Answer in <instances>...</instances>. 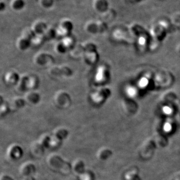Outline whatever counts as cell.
<instances>
[{
    "label": "cell",
    "instance_id": "17",
    "mask_svg": "<svg viewBox=\"0 0 180 180\" xmlns=\"http://www.w3.org/2000/svg\"><path fill=\"white\" fill-rule=\"evenodd\" d=\"M26 4L25 0H12L11 2L10 7L14 11L19 12L25 8Z\"/></svg>",
    "mask_w": 180,
    "mask_h": 180
},
{
    "label": "cell",
    "instance_id": "4",
    "mask_svg": "<svg viewBox=\"0 0 180 180\" xmlns=\"http://www.w3.org/2000/svg\"><path fill=\"white\" fill-rule=\"evenodd\" d=\"M49 74L52 77H69L72 76L73 71L69 66L66 65H61L50 68Z\"/></svg>",
    "mask_w": 180,
    "mask_h": 180
},
{
    "label": "cell",
    "instance_id": "9",
    "mask_svg": "<svg viewBox=\"0 0 180 180\" xmlns=\"http://www.w3.org/2000/svg\"><path fill=\"white\" fill-rule=\"evenodd\" d=\"M85 52L83 44H77L71 50H70L69 54L72 59L78 60L83 58Z\"/></svg>",
    "mask_w": 180,
    "mask_h": 180
},
{
    "label": "cell",
    "instance_id": "18",
    "mask_svg": "<svg viewBox=\"0 0 180 180\" xmlns=\"http://www.w3.org/2000/svg\"><path fill=\"white\" fill-rule=\"evenodd\" d=\"M61 41L66 47V48L69 51L71 50L76 44L75 38L70 35L67 37L62 38Z\"/></svg>",
    "mask_w": 180,
    "mask_h": 180
},
{
    "label": "cell",
    "instance_id": "11",
    "mask_svg": "<svg viewBox=\"0 0 180 180\" xmlns=\"http://www.w3.org/2000/svg\"><path fill=\"white\" fill-rule=\"evenodd\" d=\"M85 63L89 65H93L97 63L99 60V55L97 50L86 51L84 55Z\"/></svg>",
    "mask_w": 180,
    "mask_h": 180
},
{
    "label": "cell",
    "instance_id": "5",
    "mask_svg": "<svg viewBox=\"0 0 180 180\" xmlns=\"http://www.w3.org/2000/svg\"><path fill=\"white\" fill-rule=\"evenodd\" d=\"M109 92L105 89H100L92 92L90 98L95 104H100L104 101Z\"/></svg>",
    "mask_w": 180,
    "mask_h": 180
},
{
    "label": "cell",
    "instance_id": "10",
    "mask_svg": "<svg viewBox=\"0 0 180 180\" xmlns=\"http://www.w3.org/2000/svg\"><path fill=\"white\" fill-rule=\"evenodd\" d=\"M28 78V74H23L20 75L18 82L14 87L15 89L17 92L22 93L28 91L27 88Z\"/></svg>",
    "mask_w": 180,
    "mask_h": 180
},
{
    "label": "cell",
    "instance_id": "20",
    "mask_svg": "<svg viewBox=\"0 0 180 180\" xmlns=\"http://www.w3.org/2000/svg\"><path fill=\"white\" fill-rule=\"evenodd\" d=\"M93 7L97 12H103L107 8V1L106 0H94Z\"/></svg>",
    "mask_w": 180,
    "mask_h": 180
},
{
    "label": "cell",
    "instance_id": "24",
    "mask_svg": "<svg viewBox=\"0 0 180 180\" xmlns=\"http://www.w3.org/2000/svg\"><path fill=\"white\" fill-rule=\"evenodd\" d=\"M1 116L7 114L10 110L9 102L1 100Z\"/></svg>",
    "mask_w": 180,
    "mask_h": 180
},
{
    "label": "cell",
    "instance_id": "8",
    "mask_svg": "<svg viewBox=\"0 0 180 180\" xmlns=\"http://www.w3.org/2000/svg\"><path fill=\"white\" fill-rule=\"evenodd\" d=\"M8 102L9 104L10 110L12 111H18L20 109L22 108L26 104L24 97L20 96L13 97Z\"/></svg>",
    "mask_w": 180,
    "mask_h": 180
},
{
    "label": "cell",
    "instance_id": "2",
    "mask_svg": "<svg viewBox=\"0 0 180 180\" xmlns=\"http://www.w3.org/2000/svg\"><path fill=\"white\" fill-rule=\"evenodd\" d=\"M54 101L56 106L60 109L68 108L72 103L69 94L64 90H60L56 92L54 97Z\"/></svg>",
    "mask_w": 180,
    "mask_h": 180
},
{
    "label": "cell",
    "instance_id": "12",
    "mask_svg": "<svg viewBox=\"0 0 180 180\" xmlns=\"http://www.w3.org/2000/svg\"><path fill=\"white\" fill-rule=\"evenodd\" d=\"M106 73V68L105 66H101L98 67L94 77V81L96 83L100 84L104 83L107 78Z\"/></svg>",
    "mask_w": 180,
    "mask_h": 180
},
{
    "label": "cell",
    "instance_id": "25",
    "mask_svg": "<svg viewBox=\"0 0 180 180\" xmlns=\"http://www.w3.org/2000/svg\"><path fill=\"white\" fill-rule=\"evenodd\" d=\"M82 44L85 52L97 50V46H96V45L92 42L86 41Z\"/></svg>",
    "mask_w": 180,
    "mask_h": 180
},
{
    "label": "cell",
    "instance_id": "14",
    "mask_svg": "<svg viewBox=\"0 0 180 180\" xmlns=\"http://www.w3.org/2000/svg\"><path fill=\"white\" fill-rule=\"evenodd\" d=\"M48 28L47 25L43 20H37L32 24L31 28L36 34H44L45 31Z\"/></svg>",
    "mask_w": 180,
    "mask_h": 180
},
{
    "label": "cell",
    "instance_id": "7",
    "mask_svg": "<svg viewBox=\"0 0 180 180\" xmlns=\"http://www.w3.org/2000/svg\"><path fill=\"white\" fill-rule=\"evenodd\" d=\"M20 75L15 71H9L5 74L4 81L9 86H15L18 82Z\"/></svg>",
    "mask_w": 180,
    "mask_h": 180
},
{
    "label": "cell",
    "instance_id": "16",
    "mask_svg": "<svg viewBox=\"0 0 180 180\" xmlns=\"http://www.w3.org/2000/svg\"><path fill=\"white\" fill-rule=\"evenodd\" d=\"M84 29L85 31L89 34H95L100 33L99 27L97 21H88L85 24Z\"/></svg>",
    "mask_w": 180,
    "mask_h": 180
},
{
    "label": "cell",
    "instance_id": "19",
    "mask_svg": "<svg viewBox=\"0 0 180 180\" xmlns=\"http://www.w3.org/2000/svg\"><path fill=\"white\" fill-rule=\"evenodd\" d=\"M46 39L43 34H36L35 36L31 40V46L34 47H40L44 43Z\"/></svg>",
    "mask_w": 180,
    "mask_h": 180
},
{
    "label": "cell",
    "instance_id": "3",
    "mask_svg": "<svg viewBox=\"0 0 180 180\" xmlns=\"http://www.w3.org/2000/svg\"><path fill=\"white\" fill-rule=\"evenodd\" d=\"M73 23L69 19H64L60 21L59 26L57 28V36L63 38L70 35L73 29Z\"/></svg>",
    "mask_w": 180,
    "mask_h": 180
},
{
    "label": "cell",
    "instance_id": "23",
    "mask_svg": "<svg viewBox=\"0 0 180 180\" xmlns=\"http://www.w3.org/2000/svg\"><path fill=\"white\" fill-rule=\"evenodd\" d=\"M35 35V33H34L31 27H30L25 28L22 32L21 36L24 38H26L27 39L31 40Z\"/></svg>",
    "mask_w": 180,
    "mask_h": 180
},
{
    "label": "cell",
    "instance_id": "21",
    "mask_svg": "<svg viewBox=\"0 0 180 180\" xmlns=\"http://www.w3.org/2000/svg\"><path fill=\"white\" fill-rule=\"evenodd\" d=\"M46 41H51L57 37L56 30L53 27H49L44 33Z\"/></svg>",
    "mask_w": 180,
    "mask_h": 180
},
{
    "label": "cell",
    "instance_id": "13",
    "mask_svg": "<svg viewBox=\"0 0 180 180\" xmlns=\"http://www.w3.org/2000/svg\"><path fill=\"white\" fill-rule=\"evenodd\" d=\"M39 78L36 75L34 74H28V78L27 82L28 91L36 90L39 87Z\"/></svg>",
    "mask_w": 180,
    "mask_h": 180
},
{
    "label": "cell",
    "instance_id": "15",
    "mask_svg": "<svg viewBox=\"0 0 180 180\" xmlns=\"http://www.w3.org/2000/svg\"><path fill=\"white\" fill-rule=\"evenodd\" d=\"M31 46V40L27 39L21 36L17 39L16 41L17 48L21 51H26Z\"/></svg>",
    "mask_w": 180,
    "mask_h": 180
},
{
    "label": "cell",
    "instance_id": "1",
    "mask_svg": "<svg viewBox=\"0 0 180 180\" xmlns=\"http://www.w3.org/2000/svg\"><path fill=\"white\" fill-rule=\"evenodd\" d=\"M33 62L40 68H50L55 62V59L51 54L46 52H39L33 58Z\"/></svg>",
    "mask_w": 180,
    "mask_h": 180
},
{
    "label": "cell",
    "instance_id": "6",
    "mask_svg": "<svg viewBox=\"0 0 180 180\" xmlns=\"http://www.w3.org/2000/svg\"><path fill=\"white\" fill-rule=\"evenodd\" d=\"M26 104L35 105L38 104L40 101L41 96L39 93L36 90L28 91L25 93L24 96Z\"/></svg>",
    "mask_w": 180,
    "mask_h": 180
},
{
    "label": "cell",
    "instance_id": "27",
    "mask_svg": "<svg viewBox=\"0 0 180 180\" xmlns=\"http://www.w3.org/2000/svg\"><path fill=\"white\" fill-rule=\"evenodd\" d=\"M6 5L5 3H3L2 1H1V7H0V8H1V11H3V10H5L6 9Z\"/></svg>",
    "mask_w": 180,
    "mask_h": 180
},
{
    "label": "cell",
    "instance_id": "22",
    "mask_svg": "<svg viewBox=\"0 0 180 180\" xmlns=\"http://www.w3.org/2000/svg\"><path fill=\"white\" fill-rule=\"evenodd\" d=\"M54 50L56 53L58 54H64L68 51L67 49L66 48L63 43L61 41L55 44Z\"/></svg>",
    "mask_w": 180,
    "mask_h": 180
},
{
    "label": "cell",
    "instance_id": "26",
    "mask_svg": "<svg viewBox=\"0 0 180 180\" xmlns=\"http://www.w3.org/2000/svg\"><path fill=\"white\" fill-rule=\"evenodd\" d=\"M41 7L45 9H49L52 7L54 0H38Z\"/></svg>",
    "mask_w": 180,
    "mask_h": 180
}]
</instances>
